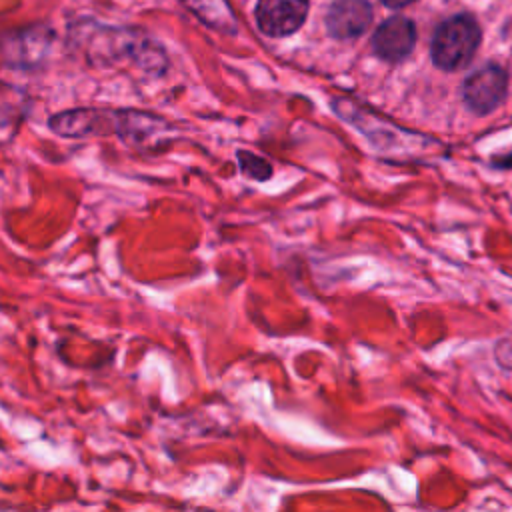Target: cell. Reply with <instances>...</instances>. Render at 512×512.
<instances>
[{
  "instance_id": "obj_1",
  "label": "cell",
  "mask_w": 512,
  "mask_h": 512,
  "mask_svg": "<svg viewBox=\"0 0 512 512\" xmlns=\"http://www.w3.org/2000/svg\"><path fill=\"white\" fill-rule=\"evenodd\" d=\"M480 44V28L468 14H456L444 20L432 36L430 54L438 68L454 72L464 68Z\"/></svg>"
},
{
  "instance_id": "obj_2",
  "label": "cell",
  "mask_w": 512,
  "mask_h": 512,
  "mask_svg": "<svg viewBox=\"0 0 512 512\" xmlns=\"http://www.w3.org/2000/svg\"><path fill=\"white\" fill-rule=\"evenodd\" d=\"M464 102L476 114H488L498 108L506 96V72L496 66H484L466 78L462 86Z\"/></svg>"
},
{
  "instance_id": "obj_3",
  "label": "cell",
  "mask_w": 512,
  "mask_h": 512,
  "mask_svg": "<svg viewBox=\"0 0 512 512\" xmlns=\"http://www.w3.org/2000/svg\"><path fill=\"white\" fill-rule=\"evenodd\" d=\"M306 16L308 0H258L256 4V24L272 38L294 34Z\"/></svg>"
},
{
  "instance_id": "obj_4",
  "label": "cell",
  "mask_w": 512,
  "mask_h": 512,
  "mask_svg": "<svg viewBox=\"0 0 512 512\" xmlns=\"http://www.w3.org/2000/svg\"><path fill=\"white\" fill-rule=\"evenodd\" d=\"M372 22L368 0H334L326 14V30L336 40H352L366 32Z\"/></svg>"
},
{
  "instance_id": "obj_5",
  "label": "cell",
  "mask_w": 512,
  "mask_h": 512,
  "mask_svg": "<svg viewBox=\"0 0 512 512\" xmlns=\"http://www.w3.org/2000/svg\"><path fill=\"white\" fill-rule=\"evenodd\" d=\"M416 42V28L412 20L404 16H392L384 20L372 36L374 52L390 62L402 60L410 54Z\"/></svg>"
},
{
  "instance_id": "obj_6",
  "label": "cell",
  "mask_w": 512,
  "mask_h": 512,
  "mask_svg": "<svg viewBox=\"0 0 512 512\" xmlns=\"http://www.w3.org/2000/svg\"><path fill=\"white\" fill-rule=\"evenodd\" d=\"M204 22L214 28H234V16L226 0H184Z\"/></svg>"
},
{
  "instance_id": "obj_7",
  "label": "cell",
  "mask_w": 512,
  "mask_h": 512,
  "mask_svg": "<svg viewBox=\"0 0 512 512\" xmlns=\"http://www.w3.org/2000/svg\"><path fill=\"white\" fill-rule=\"evenodd\" d=\"M384 6H388V8H404V6H408L410 2H414V0H380Z\"/></svg>"
}]
</instances>
